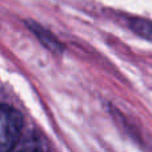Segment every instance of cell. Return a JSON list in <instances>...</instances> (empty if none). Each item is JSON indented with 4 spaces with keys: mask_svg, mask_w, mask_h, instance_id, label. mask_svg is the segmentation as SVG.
Listing matches in <instances>:
<instances>
[{
    "mask_svg": "<svg viewBox=\"0 0 152 152\" xmlns=\"http://www.w3.org/2000/svg\"><path fill=\"white\" fill-rule=\"evenodd\" d=\"M23 116L8 104H0V152H12L20 140Z\"/></svg>",
    "mask_w": 152,
    "mask_h": 152,
    "instance_id": "6da1fadb",
    "label": "cell"
},
{
    "mask_svg": "<svg viewBox=\"0 0 152 152\" xmlns=\"http://www.w3.org/2000/svg\"><path fill=\"white\" fill-rule=\"evenodd\" d=\"M26 26L29 28V31L39 39V42L44 45L47 50H50L53 53H63L64 45L56 39V36L51 31H48L47 28L42 27L39 23L34 20H27Z\"/></svg>",
    "mask_w": 152,
    "mask_h": 152,
    "instance_id": "7a4b0ae2",
    "label": "cell"
},
{
    "mask_svg": "<svg viewBox=\"0 0 152 152\" xmlns=\"http://www.w3.org/2000/svg\"><path fill=\"white\" fill-rule=\"evenodd\" d=\"M13 152H51V148L44 136L37 132H29L19 140Z\"/></svg>",
    "mask_w": 152,
    "mask_h": 152,
    "instance_id": "3957f363",
    "label": "cell"
},
{
    "mask_svg": "<svg viewBox=\"0 0 152 152\" xmlns=\"http://www.w3.org/2000/svg\"><path fill=\"white\" fill-rule=\"evenodd\" d=\"M129 27L140 37L148 40V42H152V20L135 18L129 21Z\"/></svg>",
    "mask_w": 152,
    "mask_h": 152,
    "instance_id": "277c9868",
    "label": "cell"
}]
</instances>
